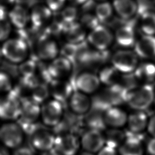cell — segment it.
Returning <instances> with one entry per match:
<instances>
[{
  "instance_id": "cell-46",
  "label": "cell",
  "mask_w": 155,
  "mask_h": 155,
  "mask_svg": "<svg viewBox=\"0 0 155 155\" xmlns=\"http://www.w3.org/2000/svg\"><path fill=\"white\" fill-rule=\"evenodd\" d=\"M147 151L150 155H155V137H153L148 141Z\"/></svg>"
},
{
  "instance_id": "cell-13",
  "label": "cell",
  "mask_w": 155,
  "mask_h": 155,
  "mask_svg": "<svg viewBox=\"0 0 155 155\" xmlns=\"http://www.w3.org/2000/svg\"><path fill=\"white\" fill-rule=\"evenodd\" d=\"M50 97L61 103L68 102L74 91L73 84L66 79H52L48 84Z\"/></svg>"
},
{
  "instance_id": "cell-42",
  "label": "cell",
  "mask_w": 155,
  "mask_h": 155,
  "mask_svg": "<svg viewBox=\"0 0 155 155\" xmlns=\"http://www.w3.org/2000/svg\"><path fill=\"white\" fill-rule=\"evenodd\" d=\"M66 0H46L47 5L51 11H58L65 4Z\"/></svg>"
},
{
  "instance_id": "cell-39",
  "label": "cell",
  "mask_w": 155,
  "mask_h": 155,
  "mask_svg": "<svg viewBox=\"0 0 155 155\" xmlns=\"http://www.w3.org/2000/svg\"><path fill=\"white\" fill-rule=\"evenodd\" d=\"M78 51V44L68 42L61 49V56L70 59L73 63L75 62Z\"/></svg>"
},
{
  "instance_id": "cell-50",
  "label": "cell",
  "mask_w": 155,
  "mask_h": 155,
  "mask_svg": "<svg viewBox=\"0 0 155 155\" xmlns=\"http://www.w3.org/2000/svg\"><path fill=\"white\" fill-rule=\"evenodd\" d=\"M76 2H77L78 4H84L87 1H88V0H74Z\"/></svg>"
},
{
  "instance_id": "cell-34",
  "label": "cell",
  "mask_w": 155,
  "mask_h": 155,
  "mask_svg": "<svg viewBox=\"0 0 155 155\" xmlns=\"http://www.w3.org/2000/svg\"><path fill=\"white\" fill-rule=\"evenodd\" d=\"M38 67V64L33 59L27 58L19 64V72L22 78H27L35 75Z\"/></svg>"
},
{
  "instance_id": "cell-27",
  "label": "cell",
  "mask_w": 155,
  "mask_h": 155,
  "mask_svg": "<svg viewBox=\"0 0 155 155\" xmlns=\"http://www.w3.org/2000/svg\"><path fill=\"white\" fill-rule=\"evenodd\" d=\"M115 38L117 43L125 48L133 47L136 42L133 28L128 24L124 25L117 30Z\"/></svg>"
},
{
  "instance_id": "cell-3",
  "label": "cell",
  "mask_w": 155,
  "mask_h": 155,
  "mask_svg": "<svg viewBox=\"0 0 155 155\" xmlns=\"http://www.w3.org/2000/svg\"><path fill=\"white\" fill-rule=\"evenodd\" d=\"M155 90L151 84H140L129 91L126 103L133 110L145 111L154 100Z\"/></svg>"
},
{
  "instance_id": "cell-20",
  "label": "cell",
  "mask_w": 155,
  "mask_h": 155,
  "mask_svg": "<svg viewBox=\"0 0 155 155\" xmlns=\"http://www.w3.org/2000/svg\"><path fill=\"white\" fill-rule=\"evenodd\" d=\"M70 110V112L64 113V116L59 124L54 127L56 131V134L64 133H76L84 125L83 119Z\"/></svg>"
},
{
  "instance_id": "cell-7",
  "label": "cell",
  "mask_w": 155,
  "mask_h": 155,
  "mask_svg": "<svg viewBox=\"0 0 155 155\" xmlns=\"http://www.w3.org/2000/svg\"><path fill=\"white\" fill-rule=\"evenodd\" d=\"M139 57L134 51L121 50L115 52L111 58V64L122 74L133 73L139 64Z\"/></svg>"
},
{
  "instance_id": "cell-37",
  "label": "cell",
  "mask_w": 155,
  "mask_h": 155,
  "mask_svg": "<svg viewBox=\"0 0 155 155\" xmlns=\"http://www.w3.org/2000/svg\"><path fill=\"white\" fill-rule=\"evenodd\" d=\"M13 28L8 18H0V43L11 37Z\"/></svg>"
},
{
  "instance_id": "cell-14",
  "label": "cell",
  "mask_w": 155,
  "mask_h": 155,
  "mask_svg": "<svg viewBox=\"0 0 155 155\" xmlns=\"http://www.w3.org/2000/svg\"><path fill=\"white\" fill-rule=\"evenodd\" d=\"M113 40L111 32L101 25L93 28L88 36L89 43L99 51H105L110 46Z\"/></svg>"
},
{
  "instance_id": "cell-45",
  "label": "cell",
  "mask_w": 155,
  "mask_h": 155,
  "mask_svg": "<svg viewBox=\"0 0 155 155\" xmlns=\"http://www.w3.org/2000/svg\"><path fill=\"white\" fill-rule=\"evenodd\" d=\"M147 130L152 137H155V115L148 119Z\"/></svg>"
},
{
  "instance_id": "cell-12",
  "label": "cell",
  "mask_w": 155,
  "mask_h": 155,
  "mask_svg": "<svg viewBox=\"0 0 155 155\" xmlns=\"http://www.w3.org/2000/svg\"><path fill=\"white\" fill-rule=\"evenodd\" d=\"M80 143L84 151L96 154L105 145L104 133L97 130L88 129L82 134Z\"/></svg>"
},
{
  "instance_id": "cell-1",
  "label": "cell",
  "mask_w": 155,
  "mask_h": 155,
  "mask_svg": "<svg viewBox=\"0 0 155 155\" xmlns=\"http://www.w3.org/2000/svg\"><path fill=\"white\" fill-rule=\"evenodd\" d=\"M2 56L12 64H19L28 58L30 51L28 42L22 37H10L1 43Z\"/></svg>"
},
{
  "instance_id": "cell-31",
  "label": "cell",
  "mask_w": 155,
  "mask_h": 155,
  "mask_svg": "<svg viewBox=\"0 0 155 155\" xmlns=\"http://www.w3.org/2000/svg\"><path fill=\"white\" fill-rule=\"evenodd\" d=\"M104 134L105 145L117 150L127 137L125 133L121 128H106Z\"/></svg>"
},
{
  "instance_id": "cell-49",
  "label": "cell",
  "mask_w": 155,
  "mask_h": 155,
  "mask_svg": "<svg viewBox=\"0 0 155 155\" xmlns=\"http://www.w3.org/2000/svg\"><path fill=\"white\" fill-rule=\"evenodd\" d=\"M76 155H95V154L84 150L83 151L81 152L80 153H78Z\"/></svg>"
},
{
  "instance_id": "cell-51",
  "label": "cell",
  "mask_w": 155,
  "mask_h": 155,
  "mask_svg": "<svg viewBox=\"0 0 155 155\" xmlns=\"http://www.w3.org/2000/svg\"><path fill=\"white\" fill-rule=\"evenodd\" d=\"M2 54H1V49H0V60H1V58H2Z\"/></svg>"
},
{
  "instance_id": "cell-41",
  "label": "cell",
  "mask_w": 155,
  "mask_h": 155,
  "mask_svg": "<svg viewBox=\"0 0 155 155\" xmlns=\"http://www.w3.org/2000/svg\"><path fill=\"white\" fill-rule=\"evenodd\" d=\"M82 21L84 25L91 28L92 29L99 25L97 24L99 19L97 17L90 15H84L82 18Z\"/></svg>"
},
{
  "instance_id": "cell-23",
  "label": "cell",
  "mask_w": 155,
  "mask_h": 155,
  "mask_svg": "<svg viewBox=\"0 0 155 155\" xmlns=\"http://www.w3.org/2000/svg\"><path fill=\"white\" fill-rule=\"evenodd\" d=\"M148 121V118L145 111L134 110L128 115L126 125L132 134H139L147 129Z\"/></svg>"
},
{
  "instance_id": "cell-8",
  "label": "cell",
  "mask_w": 155,
  "mask_h": 155,
  "mask_svg": "<svg viewBox=\"0 0 155 155\" xmlns=\"http://www.w3.org/2000/svg\"><path fill=\"white\" fill-rule=\"evenodd\" d=\"M20 99V116L18 119L21 122H19L21 127L26 125L27 128L41 117V105L34 101L31 97H21Z\"/></svg>"
},
{
  "instance_id": "cell-52",
  "label": "cell",
  "mask_w": 155,
  "mask_h": 155,
  "mask_svg": "<svg viewBox=\"0 0 155 155\" xmlns=\"http://www.w3.org/2000/svg\"><path fill=\"white\" fill-rule=\"evenodd\" d=\"M99 1H104V0H99Z\"/></svg>"
},
{
  "instance_id": "cell-30",
  "label": "cell",
  "mask_w": 155,
  "mask_h": 155,
  "mask_svg": "<svg viewBox=\"0 0 155 155\" xmlns=\"http://www.w3.org/2000/svg\"><path fill=\"white\" fill-rule=\"evenodd\" d=\"M113 7L117 13L124 19H128L136 13L137 6L134 0H114Z\"/></svg>"
},
{
  "instance_id": "cell-18",
  "label": "cell",
  "mask_w": 155,
  "mask_h": 155,
  "mask_svg": "<svg viewBox=\"0 0 155 155\" xmlns=\"http://www.w3.org/2000/svg\"><path fill=\"white\" fill-rule=\"evenodd\" d=\"M104 117L107 127L122 128L127 124L128 114L120 106H112L104 111Z\"/></svg>"
},
{
  "instance_id": "cell-35",
  "label": "cell",
  "mask_w": 155,
  "mask_h": 155,
  "mask_svg": "<svg viewBox=\"0 0 155 155\" xmlns=\"http://www.w3.org/2000/svg\"><path fill=\"white\" fill-rule=\"evenodd\" d=\"M118 84L127 90L128 92L141 84L134 73L122 74Z\"/></svg>"
},
{
  "instance_id": "cell-4",
  "label": "cell",
  "mask_w": 155,
  "mask_h": 155,
  "mask_svg": "<svg viewBox=\"0 0 155 155\" xmlns=\"http://www.w3.org/2000/svg\"><path fill=\"white\" fill-rule=\"evenodd\" d=\"M27 133L31 147L34 150L42 152L54 148L56 135L45 127L34 124Z\"/></svg>"
},
{
  "instance_id": "cell-19",
  "label": "cell",
  "mask_w": 155,
  "mask_h": 155,
  "mask_svg": "<svg viewBox=\"0 0 155 155\" xmlns=\"http://www.w3.org/2000/svg\"><path fill=\"white\" fill-rule=\"evenodd\" d=\"M59 53L56 43L48 38H40L36 42V54L40 60L43 61H52L56 58Z\"/></svg>"
},
{
  "instance_id": "cell-11",
  "label": "cell",
  "mask_w": 155,
  "mask_h": 155,
  "mask_svg": "<svg viewBox=\"0 0 155 155\" xmlns=\"http://www.w3.org/2000/svg\"><path fill=\"white\" fill-rule=\"evenodd\" d=\"M20 98L10 93L0 97V119L7 121L18 119L20 116Z\"/></svg>"
},
{
  "instance_id": "cell-9",
  "label": "cell",
  "mask_w": 155,
  "mask_h": 155,
  "mask_svg": "<svg viewBox=\"0 0 155 155\" xmlns=\"http://www.w3.org/2000/svg\"><path fill=\"white\" fill-rule=\"evenodd\" d=\"M73 85L75 90L90 96L98 91L101 83L97 73L87 70L78 74Z\"/></svg>"
},
{
  "instance_id": "cell-48",
  "label": "cell",
  "mask_w": 155,
  "mask_h": 155,
  "mask_svg": "<svg viewBox=\"0 0 155 155\" xmlns=\"http://www.w3.org/2000/svg\"><path fill=\"white\" fill-rule=\"evenodd\" d=\"M0 155H10L8 148L3 145L0 146Z\"/></svg>"
},
{
  "instance_id": "cell-24",
  "label": "cell",
  "mask_w": 155,
  "mask_h": 155,
  "mask_svg": "<svg viewBox=\"0 0 155 155\" xmlns=\"http://www.w3.org/2000/svg\"><path fill=\"white\" fill-rule=\"evenodd\" d=\"M51 12L47 5H35L30 10V23L31 26L37 28H42L50 20Z\"/></svg>"
},
{
  "instance_id": "cell-26",
  "label": "cell",
  "mask_w": 155,
  "mask_h": 155,
  "mask_svg": "<svg viewBox=\"0 0 155 155\" xmlns=\"http://www.w3.org/2000/svg\"><path fill=\"white\" fill-rule=\"evenodd\" d=\"M133 73L141 84H151L155 81V64L152 62L139 63Z\"/></svg>"
},
{
  "instance_id": "cell-10",
  "label": "cell",
  "mask_w": 155,
  "mask_h": 155,
  "mask_svg": "<svg viewBox=\"0 0 155 155\" xmlns=\"http://www.w3.org/2000/svg\"><path fill=\"white\" fill-rule=\"evenodd\" d=\"M81 147L76 134L64 133L56 135L54 148L59 155H76Z\"/></svg>"
},
{
  "instance_id": "cell-29",
  "label": "cell",
  "mask_w": 155,
  "mask_h": 155,
  "mask_svg": "<svg viewBox=\"0 0 155 155\" xmlns=\"http://www.w3.org/2000/svg\"><path fill=\"white\" fill-rule=\"evenodd\" d=\"M64 31L68 42L78 44L84 40L85 36L84 28L77 22L66 24Z\"/></svg>"
},
{
  "instance_id": "cell-47",
  "label": "cell",
  "mask_w": 155,
  "mask_h": 155,
  "mask_svg": "<svg viewBox=\"0 0 155 155\" xmlns=\"http://www.w3.org/2000/svg\"><path fill=\"white\" fill-rule=\"evenodd\" d=\"M41 155H59V154L58 153L54 148H53L51 149L42 151Z\"/></svg>"
},
{
  "instance_id": "cell-6",
  "label": "cell",
  "mask_w": 155,
  "mask_h": 155,
  "mask_svg": "<svg viewBox=\"0 0 155 155\" xmlns=\"http://www.w3.org/2000/svg\"><path fill=\"white\" fill-rule=\"evenodd\" d=\"M64 113L63 104L52 98L41 105L40 118L45 127L54 128L62 120Z\"/></svg>"
},
{
  "instance_id": "cell-22",
  "label": "cell",
  "mask_w": 155,
  "mask_h": 155,
  "mask_svg": "<svg viewBox=\"0 0 155 155\" xmlns=\"http://www.w3.org/2000/svg\"><path fill=\"white\" fill-rule=\"evenodd\" d=\"M134 48L139 58L149 59L155 57V37L145 35L135 42Z\"/></svg>"
},
{
  "instance_id": "cell-33",
  "label": "cell",
  "mask_w": 155,
  "mask_h": 155,
  "mask_svg": "<svg viewBox=\"0 0 155 155\" xmlns=\"http://www.w3.org/2000/svg\"><path fill=\"white\" fill-rule=\"evenodd\" d=\"M140 28L146 35L155 34V13L151 12L143 13L141 17Z\"/></svg>"
},
{
  "instance_id": "cell-17",
  "label": "cell",
  "mask_w": 155,
  "mask_h": 155,
  "mask_svg": "<svg viewBox=\"0 0 155 155\" xmlns=\"http://www.w3.org/2000/svg\"><path fill=\"white\" fill-rule=\"evenodd\" d=\"M68 103L71 112L78 116H83L91 108L92 101L89 95L74 90Z\"/></svg>"
},
{
  "instance_id": "cell-43",
  "label": "cell",
  "mask_w": 155,
  "mask_h": 155,
  "mask_svg": "<svg viewBox=\"0 0 155 155\" xmlns=\"http://www.w3.org/2000/svg\"><path fill=\"white\" fill-rule=\"evenodd\" d=\"M97 155H119L117 149L105 145L97 153Z\"/></svg>"
},
{
  "instance_id": "cell-40",
  "label": "cell",
  "mask_w": 155,
  "mask_h": 155,
  "mask_svg": "<svg viewBox=\"0 0 155 155\" xmlns=\"http://www.w3.org/2000/svg\"><path fill=\"white\" fill-rule=\"evenodd\" d=\"M78 15L77 9L74 7L68 6L62 11L61 18L65 24L74 22Z\"/></svg>"
},
{
  "instance_id": "cell-44",
  "label": "cell",
  "mask_w": 155,
  "mask_h": 155,
  "mask_svg": "<svg viewBox=\"0 0 155 155\" xmlns=\"http://www.w3.org/2000/svg\"><path fill=\"white\" fill-rule=\"evenodd\" d=\"M15 150V155H35L33 150L34 149L32 147L31 148L28 147H22L21 145Z\"/></svg>"
},
{
  "instance_id": "cell-28",
  "label": "cell",
  "mask_w": 155,
  "mask_h": 155,
  "mask_svg": "<svg viewBox=\"0 0 155 155\" xmlns=\"http://www.w3.org/2000/svg\"><path fill=\"white\" fill-rule=\"evenodd\" d=\"M97 74L101 84L105 86L118 84L122 74L111 64L101 67Z\"/></svg>"
},
{
  "instance_id": "cell-15",
  "label": "cell",
  "mask_w": 155,
  "mask_h": 155,
  "mask_svg": "<svg viewBox=\"0 0 155 155\" xmlns=\"http://www.w3.org/2000/svg\"><path fill=\"white\" fill-rule=\"evenodd\" d=\"M48 70L52 79H68L73 72V63L64 56H57L48 65Z\"/></svg>"
},
{
  "instance_id": "cell-38",
  "label": "cell",
  "mask_w": 155,
  "mask_h": 155,
  "mask_svg": "<svg viewBox=\"0 0 155 155\" xmlns=\"http://www.w3.org/2000/svg\"><path fill=\"white\" fill-rule=\"evenodd\" d=\"M13 82L10 75L0 70V93H10L12 91Z\"/></svg>"
},
{
  "instance_id": "cell-2",
  "label": "cell",
  "mask_w": 155,
  "mask_h": 155,
  "mask_svg": "<svg viewBox=\"0 0 155 155\" xmlns=\"http://www.w3.org/2000/svg\"><path fill=\"white\" fill-rule=\"evenodd\" d=\"M102 91L91 99V106L105 110L112 106H120L126 103L128 91L119 84L105 86Z\"/></svg>"
},
{
  "instance_id": "cell-32",
  "label": "cell",
  "mask_w": 155,
  "mask_h": 155,
  "mask_svg": "<svg viewBox=\"0 0 155 155\" xmlns=\"http://www.w3.org/2000/svg\"><path fill=\"white\" fill-rule=\"evenodd\" d=\"M31 97L38 104L42 105L49 99L50 93L48 84L39 83L31 90Z\"/></svg>"
},
{
  "instance_id": "cell-25",
  "label": "cell",
  "mask_w": 155,
  "mask_h": 155,
  "mask_svg": "<svg viewBox=\"0 0 155 155\" xmlns=\"http://www.w3.org/2000/svg\"><path fill=\"white\" fill-rule=\"evenodd\" d=\"M117 151L119 155H143V147L140 139L136 136H127Z\"/></svg>"
},
{
  "instance_id": "cell-16",
  "label": "cell",
  "mask_w": 155,
  "mask_h": 155,
  "mask_svg": "<svg viewBox=\"0 0 155 155\" xmlns=\"http://www.w3.org/2000/svg\"><path fill=\"white\" fill-rule=\"evenodd\" d=\"M7 18L13 28L22 30L30 23V10L25 5L16 2L10 8Z\"/></svg>"
},
{
  "instance_id": "cell-5",
  "label": "cell",
  "mask_w": 155,
  "mask_h": 155,
  "mask_svg": "<svg viewBox=\"0 0 155 155\" xmlns=\"http://www.w3.org/2000/svg\"><path fill=\"white\" fill-rule=\"evenodd\" d=\"M25 131L19 123L8 121L0 125V142L8 148L16 149L22 145Z\"/></svg>"
},
{
  "instance_id": "cell-21",
  "label": "cell",
  "mask_w": 155,
  "mask_h": 155,
  "mask_svg": "<svg viewBox=\"0 0 155 155\" xmlns=\"http://www.w3.org/2000/svg\"><path fill=\"white\" fill-rule=\"evenodd\" d=\"M104 110L91 106L90 110L82 116L84 125L88 129L104 131L107 128L104 120Z\"/></svg>"
},
{
  "instance_id": "cell-36",
  "label": "cell",
  "mask_w": 155,
  "mask_h": 155,
  "mask_svg": "<svg viewBox=\"0 0 155 155\" xmlns=\"http://www.w3.org/2000/svg\"><path fill=\"white\" fill-rule=\"evenodd\" d=\"M96 16L100 21H105L108 19L113 13V8L108 2H102L95 8Z\"/></svg>"
}]
</instances>
